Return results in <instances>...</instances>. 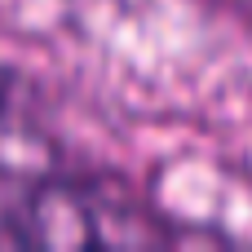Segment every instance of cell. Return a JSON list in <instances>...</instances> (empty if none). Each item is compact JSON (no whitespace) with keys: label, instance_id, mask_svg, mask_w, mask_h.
I'll use <instances>...</instances> for the list:
<instances>
[{"label":"cell","instance_id":"1","mask_svg":"<svg viewBox=\"0 0 252 252\" xmlns=\"http://www.w3.org/2000/svg\"><path fill=\"white\" fill-rule=\"evenodd\" d=\"M155 239L133 230L124 213H111L93 190L80 186H35L27 199V244L84 248V244H133Z\"/></svg>","mask_w":252,"mask_h":252},{"label":"cell","instance_id":"3","mask_svg":"<svg viewBox=\"0 0 252 252\" xmlns=\"http://www.w3.org/2000/svg\"><path fill=\"white\" fill-rule=\"evenodd\" d=\"M0 93H4V71H0Z\"/></svg>","mask_w":252,"mask_h":252},{"label":"cell","instance_id":"2","mask_svg":"<svg viewBox=\"0 0 252 252\" xmlns=\"http://www.w3.org/2000/svg\"><path fill=\"white\" fill-rule=\"evenodd\" d=\"M31 199V195H27ZM27 199L18 208L0 204V244H27Z\"/></svg>","mask_w":252,"mask_h":252}]
</instances>
